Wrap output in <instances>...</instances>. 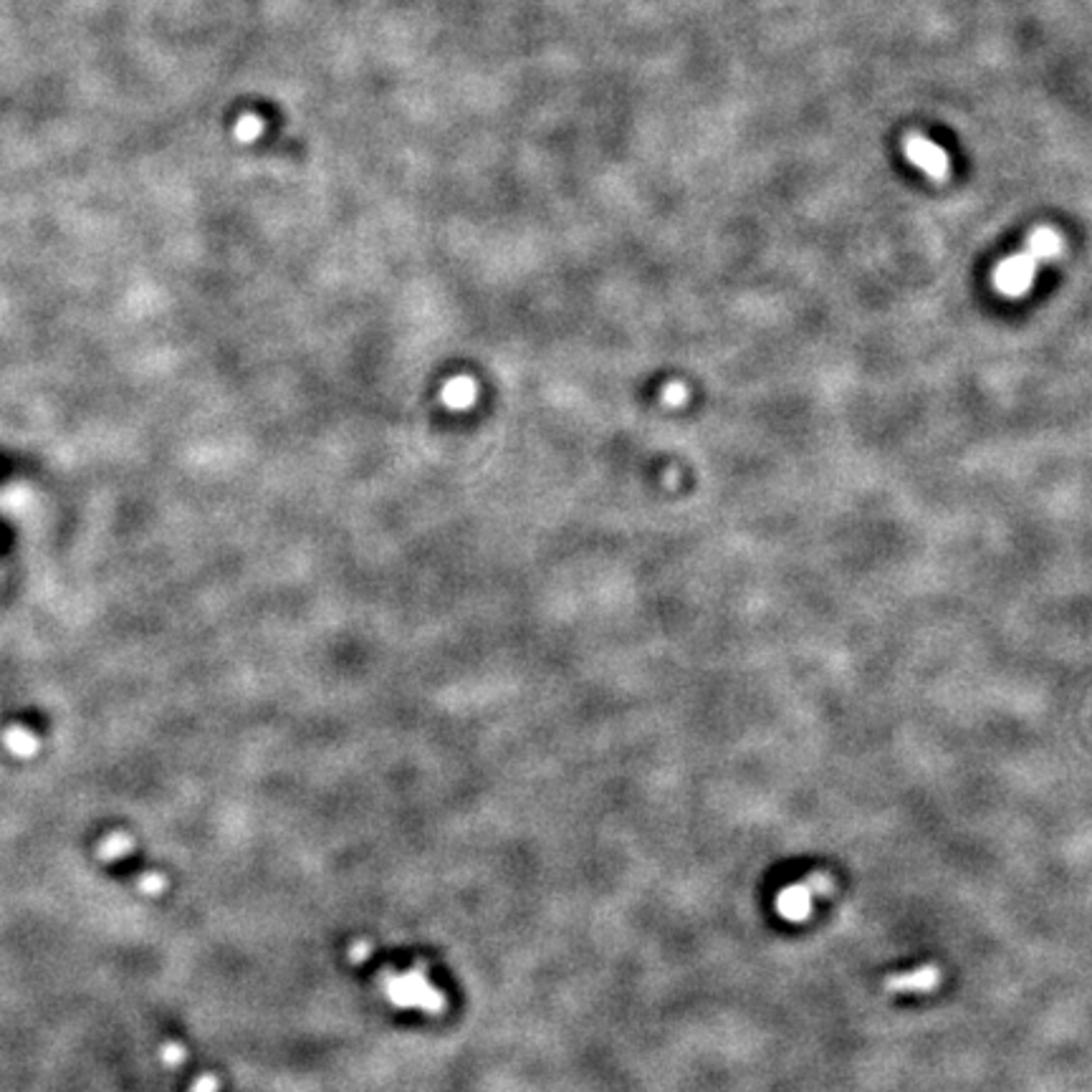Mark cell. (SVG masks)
I'll return each instance as SVG.
<instances>
[{
    "label": "cell",
    "mask_w": 1092,
    "mask_h": 1092,
    "mask_svg": "<svg viewBox=\"0 0 1092 1092\" xmlns=\"http://www.w3.org/2000/svg\"><path fill=\"white\" fill-rule=\"evenodd\" d=\"M1037 276V261L1029 253H1016L1004 259L993 271V289L1004 297H1024Z\"/></svg>",
    "instance_id": "obj_1"
},
{
    "label": "cell",
    "mask_w": 1092,
    "mask_h": 1092,
    "mask_svg": "<svg viewBox=\"0 0 1092 1092\" xmlns=\"http://www.w3.org/2000/svg\"><path fill=\"white\" fill-rule=\"evenodd\" d=\"M903 152H906V157L911 159L913 165H916L918 170L926 172L928 177H934V180H946V177H949L951 162L946 149L939 147L936 142H931L928 137H923V134H908V137L903 139Z\"/></svg>",
    "instance_id": "obj_2"
},
{
    "label": "cell",
    "mask_w": 1092,
    "mask_h": 1092,
    "mask_svg": "<svg viewBox=\"0 0 1092 1092\" xmlns=\"http://www.w3.org/2000/svg\"><path fill=\"white\" fill-rule=\"evenodd\" d=\"M814 898H817V893H814L812 885H809L807 880L786 885V888H781V893L776 895V911H779V916L784 918V921H791V923L807 921V918L812 916Z\"/></svg>",
    "instance_id": "obj_3"
},
{
    "label": "cell",
    "mask_w": 1092,
    "mask_h": 1092,
    "mask_svg": "<svg viewBox=\"0 0 1092 1092\" xmlns=\"http://www.w3.org/2000/svg\"><path fill=\"white\" fill-rule=\"evenodd\" d=\"M941 983V969L936 964H926V967H918L913 972L903 974H890L885 979V988L893 993H926L934 991Z\"/></svg>",
    "instance_id": "obj_4"
},
{
    "label": "cell",
    "mask_w": 1092,
    "mask_h": 1092,
    "mask_svg": "<svg viewBox=\"0 0 1092 1092\" xmlns=\"http://www.w3.org/2000/svg\"><path fill=\"white\" fill-rule=\"evenodd\" d=\"M440 397H443L448 410L461 412V410H468V407H473V402H476L478 397V387L471 377H453L445 382Z\"/></svg>",
    "instance_id": "obj_5"
},
{
    "label": "cell",
    "mask_w": 1092,
    "mask_h": 1092,
    "mask_svg": "<svg viewBox=\"0 0 1092 1092\" xmlns=\"http://www.w3.org/2000/svg\"><path fill=\"white\" fill-rule=\"evenodd\" d=\"M1029 253L1034 261H1047V259H1057L1059 253H1062V238H1059L1057 231H1052V228H1037V231L1029 236V241H1026V251Z\"/></svg>",
    "instance_id": "obj_6"
},
{
    "label": "cell",
    "mask_w": 1092,
    "mask_h": 1092,
    "mask_svg": "<svg viewBox=\"0 0 1092 1092\" xmlns=\"http://www.w3.org/2000/svg\"><path fill=\"white\" fill-rule=\"evenodd\" d=\"M660 397H663V402L668 407H681V405H686L688 397H691V390H688L686 384L678 382V379H676V382L665 384L663 392H660Z\"/></svg>",
    "instance_id": "obj_7"
}]
</instances>
